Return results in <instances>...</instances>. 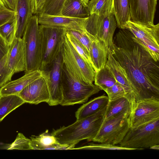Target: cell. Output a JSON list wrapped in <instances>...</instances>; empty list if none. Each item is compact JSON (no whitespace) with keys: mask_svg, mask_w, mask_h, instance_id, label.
<instances>
[{"mask_svg":"<svg viewBox=\"0 0 159 159\" xmlns=\"http://www.w3.org/2000/svg\"><path fill=\"white\" fill-rule=\"evenodd\" d=\"M130 113L129 111H124L103 120L93 141L113 145L120 144L130 128Z\"/></svg>","mask_w":159,"mask_h":159,"instance_id":"ba28073f","label":"cell"},{"mask_svg":"<svg viewBox=\"0 0 159 159\" xmlns=\"http://www.w3.org/2000/svg\"><path fill=\"white\" fill-rule=\"evenodd\" d=\"M17 95L25 103L35 105L42 102L48 103L50 98L47 81L42 75L27 85Z\"/></svg>","mask_w":159,"mask_h":159,"instance_id":"5bb4252c","label":"cell"},{"mask_svg":"<svg viewBox=\"0 0 159 159\" xmlns=\"http://www.w3.org/2000/svg\"><path fill=\"white\" fill-rule=\"evenodd\" d=\"M63 64L61 50L52 61L40 70L46 80L48 88L50 98L48 103L49 106H56L61 102V80Z\"/></svg>","mask_w":159,"mask_h":159,"instance_id":"8fae6325","label":"cell"},{"mask_svg":"<svg viewBox=\"0 0 159 159\" xmlns=\"http://www.w3.org/2000/svg\"><path fill=\"white\" fill-rule=\"evenodd\" d=\"M86 6H87L90 0H80Z\"/></svg>","mask_w":159,"mask_h":159,"instance_id":"b9f144b4","label":"cell"},{"mask_svg":"<svg viewBox=\"0 0 159 159\" xmlns=\"http://www.w3.org/2000/svg\"><path fill=\"white\" fill-rule=\"evenodd\" d=\"M45 0H31L33 14L42 13Z\"/></svg>","mask_w":159,"mask_h":159,"instance_id":"74e56055","label":"cell"},{"mask_svg":"<svg viewBox=\"0 0 159 159\" xmlns=\"http://www.w3.org/2000/svg\"><path fill=\"white\" fill-rule=\"evenodd\" d=\"M117 22L112 11L97 15L93 14L87 17L85 32L102 42L108 49L113 47V36Z\"/></svg>","mask_w":159,"mask_h":159,"instance_id":"5b68a950","label":"cell"},{"mask_svg":"<svg viewBox=\"0 0 159 159\" xmlns=\"http://www.w3.org/2000/svg\"><path fill=\"white\" fill-rule=\"evenodd\" d=\"M7 8L16 11L17 0H2Z\"/></svg>","mask_w":159,"mask_h":159,"instance_id":"ab89813d","label":"cell"},{"mask_svg":"<svg viewBox=\"0 0 159 159\" xmlns=\"http://www.w3.org/2000/svg\"><path fill=\"white\" fill-rule=\"evenodd\" d=\"M109 102L108 96L104 95L95 98L84 104L76 111V120L92 115L107 106Z\"/></svg>","mask_w":159,"mask_h":159,"instance_id":"7402d4cb","label":"cell"},{"mask_svg":"<svg viewBox=\"0 0 159 159\" xmlns=\"http://www.w3.org/2000/svg\"><path fill=\"white\" fill-rule=\"evenodd\" d=\"M15 11L17 24L16 37L20 38L33 16L31 0H17Z\"/></svg>","mask_w":159,"mask_h":159,"instance_id":"ffe728a7","label":"cell"},{"mask_svg":"<svg viewBox=\"0 0 159 159\" xmlns=\"http://www.w3.org/2000/svg\"><path fill=\"white\" fill-rule=\"evenodd\" d=\"M133 34L132 38L147 51L156 61L159 60V23L146 25L128 21L125 28Z\"/></svg>","mask_w":159,"mask_h":159,"instance_id":"30bf717a","label":"cell"},{"mask_svg":"<svg viewBox=\"0 0 159 159\" xmlns=\"http://www.w3.org/2000/svg\"><path fill=\"white\" fill-rule=\"evenodd\" d=\"M9 46L0 36V60L7 54Z\"/></svg>","mask_w":159,"mask_h":159,"instance_id":"f35d334b","label":"cell"},{"mask_svg":"<svg viewBox=\"0 0 159 159\" xmlns=\"http://www.w3.org/2000/svg\"><path fill=\"white\" fill-rule=\"evenodd\" d=\"M7 56V66L14 74L25 71V58L22 38H15L9 46Z\"/></svg>","mask_w":159,"mask_h":159,"instance_id":"2e32d148","label":"cell"},{"mask_svg":"<svg viewBox=\"0 0 159 159\" xmlns=\"http://www.w3.org/2000/svg\"><path fill=\"white\" fill-rule=\"evenodd\" d=\"M42 72L40 70L25 73L22 76L7 82L0 88V96L17 95L29 84L40 77Z\"/></svg>","mask_w":159,"mask_h":159,"instance_id":"e0dca14e","label":"cell"},{"mask_svg":"<svg viewBox=\"0 0 159 159\" xmlns=\"http://www.w3.org/2000/svg\"><path fill=\"white\" fill-rule=\"evenodd\" d=\"M158 0H129L130 20L146 25H154Z\"/></svg>","mask_w":159,"mask_h":159,"instance_id":"4fadbf2b","label":"cell"},{"mask_svg":"<svg viewBox=\"0 0 159 159\" xmlns=\"http://www.w3.org/2000/svg\"><path fill=\"white\" fill-rule=\"evenodd\" d=\"M37 16L38 23L40 25L56 27L66 30L85 32V25L87 17L76 18L43 13Z\"/></svg>","mask_w":159,"mask_h":159,"instance_id":"9a60e30c","label":"cell"},{"mask_svg":"<svg viewBox=\"0 0 159 159\" xmlns=\"http://www.w3.org/2000/svg\"><path fill=\"white\" fill-rule=\"evenodd\" d=\"M95 144L93 143L89 145L77 148H74L72 149H83L90 150H132V149L123 147L120 146H116L106 143H100Z\"/></svg>","mask_w":159,"mask_h":159,"instance_id":"1f68e13d","label":"cell"},{"mask_svg":"<svg viewBox=\"0 0 159 159\" xmlns=\"http://www.w3.org/2000/svg\"><path fill=\"white\" fill-rule=\"evenodd\" d=\"M16 15L0 26V36L9 46L16 37Z\"/></svg>","mask_w":159,"mask_h":159,"instance_id":"83f0119b","label":"cell"},{"mask_svg":"<svg viewBox=\"0 0 159 159\" xmlns=\"http://www.w3.org/2000/svg\"><path fill=\"white\" fill-rule=\"evenodd\" d=\"M87 7L90 15L112 11V0H90Z\"/></svg>","mask_w":159,"mask_h":159,"instance_id":"f1b7e54d","label":"cell"},{"mask_svg":"<svg viewBox=\"0 0 159 159\" xmlns=\"http://www.w3.org/2000/svg\"><path fill=\"white\" fill-rule=\"evenodd\" d=\"M106 107L107 106L92 115L76 120L68 126L53 129L51 134L61 144L75 146L83 140L93 141L103 121Z\"/></svg>","mask_w":159,"mask_h":159,"instance_id":"7a4b0ae2","label":"cell"},{"mask_svg":"<svg viewBox=\"0 0 159 159\" xmlns=\"http://www.w3.org/2000/svg\"><path fill=\"white\" fill-rule=\"evenodd\" d=\"M105 91L107 94L109 101H113L125 97L132 102L134 106L135 103L129 98L124 89L117 81L112 86L107 88Z\"/></svg>","mask_w":159,"mask_h":159,"instance_id":"4dcf8cb0","label":"cell"},{"mask_svg":"<svg viewBox=\"0 0 159 159\" xmlns=\"http://www.w3.org/2000/svg\"><path fill=\"white\" fill-rule=\"evenodd\" d=\"M94 81L95 85L101 90L104 91L117 82L113 74L106 64L103 68L95 72Z\"/></svg>","mask_w":159,"mask_h":159,"instance_id":"4316f807","label":"cell"},{"mask_svg":"<svg viewBox=\"0 0 159 159\" xmlns=\"http://www.w3.org/2000/svg\"><path fill=\"white\" fill-rule=\"evenodd\" d=\"M92 42L89 56L91 64L95 72L103 68L107 60L108 49L102 42L94 37H91Z\"/></svg>","mask_w":159,"mask_h":159,"instance_id":"44dd1931","label":"cell"},{"mask_svg":"<svg viewBox=\"0 0 159 159\" xmlns=\"http://www.w3.org/2000/svg\"><path fill=\"white\" fill-rule=\"evenodd\" d=\"M90 15L87 7L80 0H66L61 16L76 18H84Z\"/></svg>","mask_w":159,"mask_h":159,"instance_id":"cb8c5ba5","label":"cell"},{"mask_svg":"<svg viewBox=\"0 0 159 159\" xmlns=\"http://www.w3.org/2000/svg\"><path fill=\"white\" fill-rule=\"evenodd\" d=\"M30 141V139L20 133L15 140L8 146L7 149L8 150H31Z\"/></svg>","mask_w":159,"mask_h":159,"instance_id":"836d02e7","label":"cell"},{"mask_svg":"<svg viewBox=\"0 0 159 159\" xmlns=\"http://www.w3.org/2000/svg\"><path fill=\"white\" fill-rule=\"evenodd\" d=\"M133 107L132 102L125 97L109 101L105 112L103 120L115 117L124 111L131 112Z\"/></svg>","mask_w":159,"mask_h":159,"instance_id":"d4e9b609","label":"cell"},{"mask_svg":"<svg viewBox=\"0 0 159 159\" xmlns=\"http://www.w3.org/2000/svg\"><path fill=\"white\" fill-rule=\"evenodd\" d=\"M133 34L120 29L108 49L124 69L133 89L135 102L159 100V64L144 48L135 42Z\"/></svg>","mask_w":159,"mask_h":159,"instance_id":"6da1fadb","label":"cell"},{"mask_svg":"<svg viewBox=\"0 0 159 159\" xmlns=\"http://www.w3.org/2000/svg\"><path fill=\"white\" fill-rule=\"evenodd\" d=\"M112 10L117 27L125 29L126 22L130 20L129 0H112Z\"/></svg>","mask_w":159,"mask_h":159,"instance_id":"603a6c76","label":"cell"},{"mask_svg":"<svg viewBox=\"0 0 159 159\" xmlns=\"http://www.w3.org/2000/svg\"><path fill=\"white\" fill-rule=\"evenodd\" d=\"M25 103L18 95L0 96V122L9 113Z\"/></svg>","mask_w":159,"mask_h":159,"instance_id":"484cf974","label":"cell"},{"mask_svg":"<svg viewBox=\"0 0 159 159\" xmlns=\"http://www.w3.org/2000/svg\"><path fill=\"white\" fill-rule=\"evenodd\" d=\"M42 62L39 70L52 61L61 50L66 30L58 27L39 25Z\"/></svg>","mask_w":159,"mask_h":159,"instance_id":"9c48e42d","label":"cell"},{"mask_svg":"<svg viewBox=\"0 0 159 159\" xmlns=\"http://www.w3.org/2000/svg\"><path fill=\"white\" fill-rule=\"evenodd\" d=\"M66 0H45L42 13L52 16H61V11Z\"/></svg>","mask_w":159,"mask_h":159,"instance_id":"f546056e","label":"cell"},{"mask_svg":"<svg viewBox=\"0 0 159 159\" xmlns=\"http://www.w3.org/2000/svg\"><path fill=\"white\" fill-rule=\"evenodd\" d=\"M7 54L0 60V88L11 80L14 74L7 66Z\"/></svg>","mask_w":159,"mask_h":159,"instance_id":"d6a6232c","label":"cell"},{"mask_svg":"<svg viewBox=\"0 0 159 159\" xmlns=\"http://www.w3.org/2000/svg\"><path fill=\"white\" fill-rule=\"evenodd\" d=\"M37 15H33L23 35L26 62L25 73L39 70L42 62L41 42Z\"/></svg>","mask_w":159,"mask_h":159,"instance_id":"277c9868","label":"cell"},{"mask_svg":"<svg viewBox=\"0 0 159 159\" xmlns=\"http://www.w3.org/2000/svg\"><path fill=\"white\" fill-rule=\"evenodd\" d=\"M120 144L121 147L133 150L159 144V119L134 129L130 128Z\"/></svg>","mask_w":159,"mask_h":159,"instance_id":"8992f818","label":"cell"},{"mask_svg":"<svg viewBox=\"0 0 159 159\" xmlns=\"http://www.w3.org/2000/svg\"><path fill=\"white\" fill-rule=\"evenodd\" d=\"M159 119V100L147 99L135 102L130 116V128L134 129Z\"/></svg>","mask_w":159,"mask_h":159,"instance_id":"7c38bea8","label":"cell"},{"mask_svg":"<svg viewBox=\"0 0 159 159\" xmlns=\"http://www.w3.org/2000/svg\"><path fill=\"white\" fill-rule=\"evenodd\" d=\"M66 36L77 52L92 66L89 53L85 47L66 31Z\"/></svg>","mask_w":159,"mask_h":159,"instance_id":"d590c367","label":"cell"},{"mask_svg":"<svg viewBox=\"0 0 159 159\" xmlns=\"http://www.w3.org/2000/svg\"><path fill=\"white\" fill-rule=\"evenodd\" d=\"M66 31L81 43L86 48L89 54L92 42L91 36L85 31L66 30Z\"/></svg>","mask_w":159,"mask_h":159,"instance_id":"e575fe53","label":"cell"},{"mask_svg":"<svg viewBox=\"0 0 159 159\" xmlns=\"http://www.w3.org/2000/svg\"><path fill=\"white\" fill-rule=\"evenodd\" d=\"M31 150H69L73 147L71 145L61 144L48 130L38 136L30 137Z\"/></svg>","mask_w":159,"mask_h":159,"instance_id":"d6986e66","label":"cell"},{"mask_svg":"<svg viewBox=\"0 0 159 159\" xmlns=\"http://www.w3.org/2000/svg\"><path fill=\"white\" fill-rule=\"evenodd\" d=\"M15 11L5 7L0 9V26L15 16Z\"/></svg>","mask_w":159,"mask_h":159,"instance_id":"8d00e7d4","label":"cell"},{"mask_svg":"<svg viewBox=\"0 0 159 159\" xmlns=\"http://www.w3.org/2000/svg\"><path fill=\"white\" fill-rule=\"evenodd\" d=\"M61 82L62 100L60 105L62 106L84 103L101 90L95 84L82 82L72 76L64 64Z\"/></svg>","mask_w":159,"mask_h":159,"instance_id":"3957f363","label":"cell"},{"mask_svg":"<svg viewBox=\"0 0 159 159\" xmlns=\"http://www.w3.org/2000/svg\"><path fill=\"white\" fill-rule=\"evenodd\" d=\"M106 64L113 74L116 81L121 85L128 97L133 102H135L133 89L124 69L115 59L109 50L107 53Z\"/></svg>","mask_w":159,"mask_h":159,"instance_id":"ac0fdd59","label":"cell"},{"mask_svg":"<svg viewBox=\"0 0 159 159\" xmlns=\"http://www.w3.org/2000/svg\"><path fill=\"white\" fill-rule=\"evenodd\" d=\"M61 52L63 64L72 76L82 82L93 84L95 71L77 52L66 35Z\"/></svg>","mask_w":159,"mask_h":159,"instance_id":"52a82bcc","label":"cell"},{"mask_svg":"<svg viewBox=\"0 0 159 159\" xmlns=\"http://www.w3.org/2000/svg\"><path fill=\"white\" fill-rule=\"evenodd\" d=\"M150 148L152 149L158 150L159 149V144L153 145L150 147Z\"/></svg>","mask_w":159,"mask_h":159,"instance_id":"60d3db41","label":"cell"},{"mask_svg":"<svg viewBox=\"0 0 159 159\" xmlns=\"http://www.w3.org/2000/svg\"><path fill=\"white\" fill-rule=\"evenodd\" d=\"M6 6L2 0H0V9L5 7Z\"/></svg>","mask_w":159,"mask_h":159,"instance_id":"7bdbcfd3","label":"cell"}]
</instances>
